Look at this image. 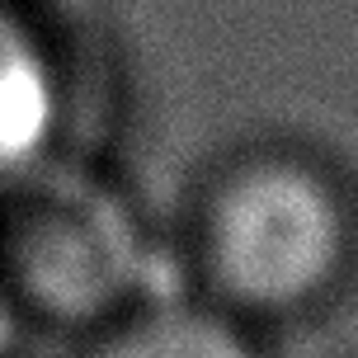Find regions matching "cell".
<instances>
[{
	"mask_svg": "<svg viewBox=\"0 0 358 358\" xmlns=\"http://www.w3.org/2000/svg\"><path fill=\"white\" fill-rule=\"evenodd\" d=\"M354 250V198L306 151H241L194 208V292L245 325L321 311L349 283Z\"/></svg>",
	"mask_w": 358,
	"mask_h": 358,
	"instance_id": "obj_1",
	"label": "cell"
},
{
	"mask_svg": "<svg viewBox=\"0 0 358 358\" xmlns=\"http://www.w3.org/2000/svg\"><path fill=\"white\" fill-rule=\"evenodd\" d=\"M0 292L19 325L90 335L146 297L142 222L108 179L38 161L0 189Z\"/></svg>",
	"mask_w": 358,
	"mask_h": 358,
	"instance_id": "obj_2",
	"label": "cell"
},
{
	"mask_svg": "<svg viewBox=\"0 0 358 358\" xmlns=\"http://www.w3.org/2000/svg\"><path fill=\"white\" fill-rule=\"evenodd\" d=\"M76 358H264L255 325L227 316L203 297H156L118 311L113 321L80 335Z\"/></svg>",
	"mask_w": 358,
	"mask_h": 358,
	"instance_id": "obj_3",
	"label": "cell"
},
{
	"mask_svg": "<svg viewBox=\"0 0 358 358\" xmlns=\"http://www.w3.org/2000/svg\"><path fill=\"white\" fill-rule=\"evenodd\" d=\"M62 80L38 29L0 0V189L57 151Z\"/></svg>",
	"mask_w": 358,
	"mask_h": 358,
	"instance_id": "obj_4",
	"label": "cell"
},
{
	"mask_svg": "<svg viewBox=\"0 0 358 358\" xmlns=\"http://www.w3.org/2000/svg\"><path fill=\"white\" fill-rule=\"evenodd\" d=\"M15 330H19V316L10 311L5 292H0V358H10V349H15Z\"/></svg>",
	"mask_w": 358,
	"mask_h": 358,
	"instance_id": "obj_5",
	"label": "cell"
}]
</instances>
